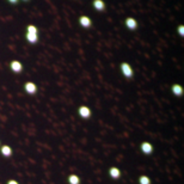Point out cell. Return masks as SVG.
Segmentation results:
<instances>
[{
	"mask_svg": "<svg viewBox=\"0 0 184 184\" xmlns=\"http://www.w3.org/2000/svg\"><path fill=\"white\" fill-rule=\"evenodd\" d=\"M0 151H1V154H2L4 157H10V155L12 154V150H11V147L7 145L2 146Z\"/></svg>",
	"mask_w": 184,
	"mask_h": 184,
	"instance_id": "obj_12",
	"label": "cell"
},
{
	"mask_svg": "<svg viewBox=\"0 0 184 184\" xmlns=\"http://www.w3.org/2000/svg\"><path fill=\"white\" fill-rule=\"evenodd\" d=\"M68 182L69 184H80V178L77 175H71L68 177Z\"/></svg>",
	"mask_w": 184,
	"mask_h": 184,
	"instance_id": "obj_13",
	"label": "cell"
},
{
	"mask_svg": "<svg viewBox=\"0 0 184 184\" xmlns=\"http://www.w3.org/2000/svg\"><path fill=\"white\" fill-rule=\"evenodd\" d=\"M109 175H110L111 178L117 179V178H120V176H121V171L117 169V168H111V169L109 170Z\"/></svg>",
	"mask_w": 184,
	"mask_h": 184,
	"instance_id": "obj_10",
	"label": "cell"
},
{
	"mask_svg": "<svg viewBox=\"0 0 184 184\" xmlns=\"http://www.w3.org/2000/svg\"><path fill=\"white\" fill-rule=\"evenodd\" d=\"M92 6L96 8L97 11H103L105 8V2L103 0H93Z\"/></svg>",
	"mask_w": 184,
	"mask_h": 184,
	"instance_id": "obj_8",
	"label": "cell"
},
{
	"mask_svg": "<svg viewBox=\"0 0 184 184\" xmlns=\"http://www.w3.org/2000/svg\"><path fill=\"white\" fill-rule=\"evenodd\" d=\"M120 67H121V72H122V74L127 78V79H131V78H133V76H134V71H133L131 66L128 63V62H122Z\"/></svg>",
	"mask_w": 184,
	"mask_h": 184,
	"instance_id": "obj_1",
	"label": "cell"
},
{
	"mask_svg": "<svg viewBox=\"0 0 184 184\" xmlns=\"http://www.w3.org/2000/svg\"><path fill=\"white\" fill-rule=\"evenodd\" d=\"M126 26L129 29V30H136L138 28V22L135 18H131V17H128L126 19Z\"/></svg>",
	"mask_w": 184,
	"mask_h": 184,
	"instance_id": "obj_6",
	"label": "cell"
},
{
	"mask_svg": "<svg viewBox=\"0 0 184 184\" xmlns=\"http://www.w3.org/2000/svg\"><path fill=\"white\" fill-rule=\"evenodd\" d=\"M10 67L11 69L15 72V73H21L23 71V65L21 61H17V60H13V61L10 63Z\"/></svg>",
	"mask_w": 184,
	"mask_h": 184,
	"instance_id": "obj_5",
	"label": "cell"
},
{
	"mask_svg": "<svg viewBox=\"0 0 184 184\" xmlns=\"http://www.w3.org/2000/svg\"><path fill=\"white\" fill-rule=\"evenodd\" d=\"M172 92H173V94L177 96V97L183 96V87H182V85L179 84L172 85Z\"/></svg>",
	"mask_w": 184,
	"mask_h": 184,
	"instance_id": "obj_9",
	"label": "cell"
},
{
	"mask_svg": "<svg viewBox=\"0 0 184 184\" xmlns=\"http://www.w3.org/2000/svg\"><path fill=\"white\" fill-rule=\"evenodd\" d=\"M23 1H29V0H23Z\"/></svg>",
	"mask_w": 184,
	"mask_h": 184,
	"instance_id": "obj_19",
	"label": "cell"
},
{
	"mask_svg": "<svg viewBox=\"0 0 184 184\" xmlns=\"http://www.w3.org/2000/svg\"><path fill=\"white\" fill-rule=\"evenodd\" d=\"M18 1H19V0H8V2H11V4H13V5H16Z\"/></svg>",
	"mask_w": 184,
	"mask_h": 184,
	"instance_id": "obj_18",
	"label": "cell"
},
{
	"mask_svg": "<svg viewBox=\"0 0 184 184\" xmlns=\"http://www.w3.org/2000/svg\"><path fill=\"white\" fill-rule=\"evenodd\" d=\"M140 150H141V152L145 154H151L153 152V145L151 144V142H147V141H144L141 145H140Z\"/></svg>",
	"mask_w": 184,
	"mask_h": 184,
	"instance_id": "obj_3",
	"label": "cell"
},
{
	"mask_svg": "<svg viewBox=\"0 0 184 184\" xmlns=\"http://www.w3.org/2000/svg\"><path fill=\"white\" fill-rule=\"evenodd\" d=\"M24 90H25L26 93H29V94H35L37 92V85L35 84V83H32V81H28V83H25V85H24Z\"/></svg>",
	"mask_w": 184,
	"mask_h": 184,
	"instance_id": "obj_2",
	"label": "cell"
},
{
	"mask_svg": "<svg viewBox=\"0 0 184 184\" xmlns=\"http://www.w3.org/2000/svg\"><path fill=\"white\" fill-rule=\"evenodd\" d=\"M183 29H184V26H183V25H179V26H178V34H179L181 36H183V35H184Z\"/></svg>",
	"mask_w": 184,
	"mask_h": 184,
	"instance_id": "obj_16",
	"label": "cell"
},
{
	"mask_svg": "<svg viewBox=\"0 0 184 184\" xmlns=\"http://www.w3.org/2000/svg\"><path fill=\"white\" fill-rule=\"evenodd\" d=\"M139 183L140 184H151V179L147 176H141L139 178Z\"/></svg>",
	"mask_w": 184,
	"mask_h": 184,
	"instance_id": "obj_15",
	"label": "cell"
},
{
	"mask_svg": "<svg viewBox=\"0 0 184 184\" xmlns=\"http://www.w3.org/2000/svg\"><path fill=\"white\" fill-rule=\"evenodd\" d=\"M25 37H26V41L32 43V44L39 41V35H37V34H28V32H26Z\"/></svg>",
	"mask_w": 184,
	"mask_h": 184,
	"instance_id": "obj_11",
	"label": "cell"
},
{
	"mask_svg": "<svg viewBox=\"0 0 184 184\" xmlns=\"http://www.w3.org/2000/svg\"><path fill=\"white\" fill-rule=\"evenodd\" d=\"M26 32H28V34H39V29H37L35 25L30 24V25L26 26Z\"/></svg>",
	"mask_w": 184,
	"mask_h": 184,
	"instance_id": "obj_14",
	"label": "cell"
},
{
	"mask_svg": "<svg viewBox=\"0 0 184 184\" xmlns=\"http://www.w3.org/2000/svg\"><path fill=\"white\" fill-rule=\"evenodd\" d=\"M7 184H19L17 181H15V179H11V181H8Z\"/></svg>",
	"mask_w": 184,
	"mask_h": 184,
	"instance_id": "obj_17",
	"label": "cell"
},
{
	"mask_svg": "<svg viewBox=\"0 0 184 184\" xmlns=\"http://www.w3.org/2000/svg\"><path fill=\"white\" fill-rule=\"evenodd\" d=\"M79 115L83 118H90L91 116V110L89 107H85V105H81L79 108Z\"/></svg>",
	"mask_w": 184,
	"mask_h": 184,
	"instance_id": "obj_7",
	"label": "cell"
},
{
	"mask_svg": "<svg viewBox=\"0 0 184 184\" xmlns=\"http://www.w3.org/2000/svg\"><path fill=\"white\" fill-rule=\"evenodd\" d=\"M79 24L85 28V29H87V28H90L92 25V21L90 17H87V16H81L80 18H79Z\"/></svg>",
	"mask_w": 184,
	"mask_h": 184,
	"instance_id": "obj_4",
	"label": "cell"
}]
</instances>
